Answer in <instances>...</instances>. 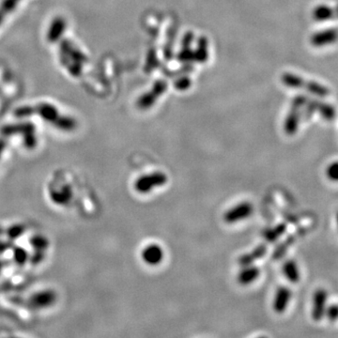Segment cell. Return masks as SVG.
Wrapping results in <instances>:
<instances>
[{
  "label": "cell",
  "instance_id": "7402d4cb",
  "mask_svg": "<svg viewBox=\"0 0 338 338\" xmlns=\"http://www.w3.org/2000/svg\"><path fill=\"white\" fill-rule=\"evenodd\" d=\"M29 243H30L32 247L35 249V251H42V252H44L49 245L48 240L42 235L33 236L31 239L29 240Z\"/></svg>",
  "mask_w": 338,
  "mask_h": 338
},
{
  "label": "cell",
  "instance_id": "e0dca14e",
  "mask_svg": "<svg viewBox=\"0 0 338 338\" xmlns=\"http://www.w3.org/2000/svg\"><path fill=\"white\" fill-rule=\"evenodd\" d=\"M50 197L55 204L67 205L73 198V190L70 185H63L58 190L51 191Z\"/></svg>",
  "mask_w": 338,
  "mask_h": 338
},
{
  "label": "cell",
  "instance_id": "83f0119b",
  "mask_svg": "<svg viewBox=\"0 0 338 338\" xmlns=\"http://www.w3.org/2000/svg\"><path fill=\"white\" fill-rule=\"evenodd\" d=\"M1 269H2V261L0 260V272H1Z\"/></svg>",
  "mask_w": 338,
  "mask_h": 338
},
{
  "label": "cell",
  "instance_id": "4fadbf2b",
  "mask_svg": "<svg viewBox=\"0 0 338 338\" xmlns=\"http://www.w3.org/2000/svg\"><path fill=\"white\" fill-rule=\"evenodd\" d=\"M65 28H66V22L63 18L60 16L56 17L51 23L47 32L48 42H52V43L59 42L63 36Z\"/></svg>",
  "mask_w": 338,
  "mask_h": 338
},
{
  "label": "cell",
  "instance_id": "603a6c76",
  "mask_svg": "<svg viewBox=\"0 0 338 338\" xmlns=\"http://www.w3.org/2000/svg\"><path fill=\"white\" fill-rule=\"evenodd\" d=\"M13 259L17 264L24 265L29 259V256L25 249L21 247H16L13 251Z\"/></svg>",
  "mask_w": 338,
  "mask_h": 338
},
{
  "label": "cell",
  "instance_id": "9a60e30c",
  "mask_svg": "<svg viewBox=\"0 0 338 338\" xmlns=\"http://www.w3.org/2000/svg\"><path fill=\"white\" fill-rule=\"evenodd\" d=\"M260 275V270L256 266H245L238 275V282L242 285H248L254 282Z\"/></svg>",
  "mask_w": 338,
  "mask_h": 338
},
{
  "label": "cell",
  "instance_id": "44dd1931",
  "mask_svg": "<svg viewBox=\"0 0 338 338\" xmlns=\"http://www.w3.org/2000/svg\"><path fill=\"white\" fill-rule=\"evenodd\" d=\"M285 228H286V226L284 224L277 225L275 227H272V228L265 230L264 233H263V237L267 242L275 243L285 233Z\"/></svg>",
  "mask_w": 338,
  "mask_h": 338
},
{
  "label": "cell",
  "instance_id": "5bb4252c",
  "mask_svg": "<svg viewBox=\"0 0 338 338\" xmlns=\"http://www.w3.org/2000/svg\"><path fill=\"white\" fill-rule=\"evenodd\" d=\"M268 248L266 244H260L257 247H255L253 251L250 253H246L240 256L239 258V264L242 265L243 267L249 266L253 264L254 262L257 261L258 259L262 258L265 254H267Z\"/></svg>",
  "mask_w": 338,
  "mask_h": 338
},
{
  "label": "cell",
  "instance_id": "30bf717a",
  "mask_svg": "<svg viewBox=\"0 0 338 338\" xmlns=\"http://www.w3.org/2000/svg\"><path fill=\"white\" fill-rule=\"evenodd\" d=\"M338 40V30L335 28H331L314 33L310 39V42L314 47L322 48L335 43Z\"/></svg>",
  "mask_w": 338,
  "mask_h": 338
},
{
  "label": "cell",
  "instance_id": "ffe728a7",
  "mask_svg": "<svg viewBox=\"0 0 338 338\" xmlns=\"http://www.w3.org/2000/svg\"><path fill=\"white\" fill-rule=\"evenodd\" d=\"M22 0H2L0 3V26L4 20L14 11Z\"/></svg>",
  "mask_w": 338,
  "mask_h": 338
},
{
  "label": "cell",
  "instance_id": "cb8c5ba5",
  "mask_svg": "<svg viewBox=\"0 0 338 338\" xmlns=\"http://www.w3.org/2000/svg\"><path fill=\"white\" fill-rule=\"evenodd\" d=\"M24 233H25V227L21 225H14L11 227H9L6 231V234L10 240H16L20 238Z\"/></svg>",
  "mask_w": 338,
  "mask_h": 338
},
{
  "label": "cell",
  "instance_id": "d4e9b609",
  "mask_svg": "<svg viewBox=\"0 0 338 338\" xmlns=\"http://www.w3.org/2000/svg\"><path fill=\"white\" fill-rule=\"evenodd\" d=\"M326 176L331 181L338 182V161H334L328 166Z\"/></svg>",
  "mask_w": 338,
  "mask_h": 338
},
{
  "label": "cell",
  "instance_id": "7a4b0ae2",
  "mask_svg": "<svg viewBox=\"0 0 338 338\" xmlns=\"http://www.w3.org/2000/svg\"><path fill=\"white\" fill-rule=\"evenodd\" d=\"M59 60L71 74L78 76L81 71V63L84 61V56L72 42L63 41L59 45Z\"/></svg>",
  "mask_w": 338,
  "mask_h": 338
},
{
  "label": "cell",
  "instance_id": "8fae6325",
  "mask_svg": "<svg viewBox=\"0 0 338 338\" xmlns=\"http://www.w3.org/2000/svg\"><path fill=\"white\" fill-rule=\"evenodd\" d=\"M291 290L286 286H279L275 292L273 308L277 314H283L290 303Z\"/></svg>",
  "mask_w": 338,
  "mask_h": 338
},
{
  "label": "cell",
  "instance_id": "8992f818",
  "mask_svg": "<svg viewBox=\"0 0 338 338\" xmlns=\"http://www.w3.org/2000/svg\"><path fill=\"white\" fill-rule=\"evenodd\" d=\"M253 212L254 206L250 202H242L225 212L223 219L226 224H235L249 218Z\"/></svg>",
  "mask_w": 338,
  "mask_h": 338
},
{
  "label": "cell",
  "instance_id": "3957f363",
  "mask_svg": "<svg viewBox=\"0 0 338 338\" xmlns=\"http://www.w3.org/2000/svg\"><path fill=\"white\" fill-rule=\"evenodd\" d=\"M282 81L284 84L288 87L293 88H305L307 91L310 92L313 95L318 97H325L329 95L330 91L327 87L323 84H318L315 81H307L303 77L298 76L294 74H285L282 77Z\"/></svg>",
  "mask_w": 338,
  "mask_h": 338
},
{
  "label": "cell",
  "instance_id": "277c9868",
  "mask_svg": "<svg viewBox=\"0 0 338 338\" xmlns=\"http://www.w3.org/2000/svg\"><path fill=\"white\" fill-rule=\"evenodd\" d=\"M168 180L169 178L164 172H153L138 178L135 182V190L139 194H148L153 189L167 184Z\"/></svg>",
  "mask_w": 338,
  "mask_h": 338
},
{
  "label": "cell",
  "instance_id": "ba28073f",
  "mask_svg": "<svg viewBox=\"0 0 338 338\" xmlns=\"http://www.w3.org/2000/svg\"><path fill=\"white\" fill-rule=\"evenodd\" d=\"M328 293L323 288H318L313 295L312 299V310L311 316L315 321H320L325 317L327 309Z\"/></svg>",
  "mask_w": 338,
  "mask_h": 338
},
{
  "label": "cell",
  "instance_id": "f1b7e54d",
  "mask_svg": "<svg viewBox=\"0 0 338 338\" xmlns=\"http://www.w3.org/2000/svg\"><path fill=\"white\" fill-rule=\"evenodd\" d=\"M337 223H338V215H337Z\"/></svg>",
  "mask_w": 338,
  "mask_h": 338
},
{
  "label": "cell",
  "instance_id": "52a82bcc",
  "mask_svg": "<svg viewBox=\"0 0 338 338\" xmlns=\"http://www.w3.org/2000/svg\"><path fill=\"white\" fill-rule=\"evenodd\" d=\"M306 104H307V99L304 96L296 97L295 100L293 101L292 108H291L288 116H286L285 124H284L285 132L288 136H292L297 132L299 123H300L299 109L302 106H306Z\"/></svg>",
  "mask_w": 338,
  "mask_h": 338
},
{
  "label": "cell",
  "instance_id": "7c38bea8",
  "mask_svg": "<svg viewBox=\"0 0 338 338\" xmlns=\"http://www.w3.org/2000/svg\"><path fill=\"white\" fill-rule=\"evenodd\" d=\"M164 250L163 248L155 243L148 245L141 254L142 259L146 264L150 266H156L159 265L164 259Z\"/></svg>",
  "mask_w": 338,
  "mask_h": 338
},
{
  "label": "cell",
  "instance_id": "484cf974",
  "mask_svg": "<svg viewBox=\"0 0 338 338\" xmlns=\"http://www.w3.org/2000/svg\"><path fill=\"white\" fill-rule=\"evenodd\" d=\"M325 317H327L330 321H337L338 319V305L333 304L331 306H328Z\"/></svg>",
  "mask_w": 338,
  "mask_h": 338
},
{
  "label": "cell",
  "instance_id": "d6986e66",
  "mask_svg": "<svg viewBox=\"0 0 338 338\" xmlns=\"http://www.w3.org/2000/svg\"><path fill=\"white\" fill-rule=\"evenodd\" d=\"M310 108L312 111H317L320 116L327 120H332L336 116L335 108L328 104H320L316 102L310 105Z\"/></svg>",
  "mask_w": 338,
  "mask_h": 338
},
{
  "label": "cell",
  "instance_id": "ac0fdd59",
  "mask_svg": "<svg viewBox=\"0 0 338 338\" xmlns=\"http://www.w3.org/2000/svg\"><path fill=\"white\" fill-rule=\"evenodd\" d=\"M282 271H283V275L288 282L296 284L300 281V278H301L300 271H299L298 265L294 260L288 259L285 261L282 267Z\"/></svg>",
  "mask_w": 338,
  "mask_h": 338
},
{
  "label": "cell",
  "instance_id": "9c48e42d",
  "mask_svg": "<svg viewBox=\"0 0 338 338\" xmlns=\"http://www.w3.org/2000/svg\"><path fill=\"white\" fill-rule=\"evenodd\" d=\"M29 306L35 309H45L52 307L56 301V294L51 289H45L35 294L29 298Z\"/></svg>",
  "mask_w": 338,
  "mask_h": 338
},
{
  "label": "cell",
  "instance_id": "2e32d148",
  "mask_svg": "<svg viewBox=\"0 0 338 338\" xmlns=\"http://www.w3.org/2000/svg\"><path fill=\"white\" fill-rule=\"evenodd\" d=\"M312 16L317 22L327 21L338 17V9L336 10L327 5H318L312 11Z\"/></svg>",
  "mask_w": 338,
  "mask_h": 338
},
{
  "label": "cell",
  "instance_id": "6da1fadb",
  "mask_svg": "<svg viewBox=\"0 0 338 338\" xmlns=\"http://www.w3.org/2000/svg\"><path fill=\"white\" fill-rule=\"evenodd\" d=\"M14 116L17 117L40 116L44 121L64 132H71L76 128V121L70 116L60 114L58 109L51 104L41 103L34 106H21L14 111Z\"/></svg>",
  "mask_w": 338,
  "mask_h": 338
},
{
  "label": "cell",
  "instance_id": "4316f807",
  "mask_svg": "<svg viewBox=\"0 0 338 338\" xmlns=\"http://www.w3.org/2000/svg\"><path fill=\"white\" fill-rule=\"evenodd\" d=\"M4 148H5V144H4V142H0V156H1L2 152H3V149H4Z\"/></svg>",
  "mask_w": 338,
  "mask_h": 338
},
{
  "label": "cell",
  "instance_id": "5b68a950",
  "mask_svg": "<svg viewBox=\"0 0 338 338\" xmlns=\"http://www.w3.org/2000/svg\"><path fill=\"white\" fill-rule=\"evenodd\" d=\"M2 133L5 136L21 134L23 135L24 144L27 148H34L37 144V138L35 137V126L29 122L5 126L2 129Z\"/></svg>",
  "mask_w": 338,
  "mask_h": 338
}]
</instances>
